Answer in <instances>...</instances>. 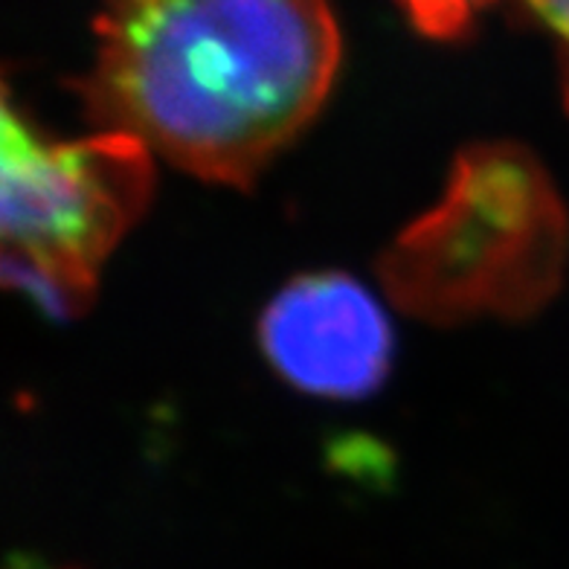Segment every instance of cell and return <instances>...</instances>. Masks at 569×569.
<instances>
[{
    "mask_svg": "<svg viewBox=\"0 0 569 569\" xmlns=\"http://www.w3.org/2000/svg\"><path fill=\"white\" fill-rule=\"evenodd\" d=\"M338 64L329 0H102L76 90L99 131L248 187L315 120Z\"/></svg>",
    "mask_w": 569,
    "mask_h": 569,
    "instance_id": "6da1fadb",
    "label": "cell"
},
{
    "mask_svg": "<svg viewBox=\"0 0 569 569\" xmlns=\"http://www.w3.org/2000/svg\"><path fill=\"white\" fill-rule=\"evenodd\" d=\"M567 244L549 174L529 151L491 142L459 154L442 201L383 253L381 279L430 322L523 317L558 291Z\"/></svg>",
    "mask_w": 569,
    "mask_h": 569,
    "instance_id": "7a4b0ae2",
    "label": "cell"
},
{
    "mask_svg": "<svg viewBox=\"0 0 569 569\" xmlns=\"http://www.w3.org/2000/svg\"><path fill=\"white\" fill-rule=\"evenodd\" d=\"M0 158L3 279L68 320L90 306L99 268L149 203L151 151L120 131L47 140L7 99Z\"/></svg>",
    "mask_w": 569,
    "mask_h": 569,
    "instance_id": "3957f363",
    "label": "cell"
},
{
    "mask_svg": "<svg viewBox=\"0 0 569 569\" xmlns=\"http://www.w3.org/2000/svg\"><path fill=\"white\" fill-rule=\"evenodd\" d=\"M264 358L308 396L352 401L390 372L392 329L358 279L320 270L288 282L259 320Z\"/></svg>",
    "mask_w": 569,
    "mask_h": 569,
    "instance_id": "277c9868",
    "label": "cell"
},
{
    "mask_svg": "<svg viewBox=\"0 0 569 569\" xmlns=\"http://www.w3.org/2000/svg\"><path fill=\"white\" fill-rule=\"evenodd\" d=\"M412 27L430 38H453L473 21L488 0H398Z\"/></svg>",
    "mask_w": 569,
    "mask_h": 569,
    "instance_id": "5b68a950",
    "label": "cell"
},
{
    "mask_svg": "<svg viewBox=\"0 0 569 569\" xmlns=\"http://www.w3.org/2000/svg\"><path fill=\"white\" fill-rule=\"evenodd\" d=\"M540 23L547 27L558 50V70H561L563 106L569 111V0H526Z\"/></svg>",
    "mask_w": 569,
    "mask_h": 569,
    "instance_id": "8992f818",
    "label": "cell"
}]
</instances>
